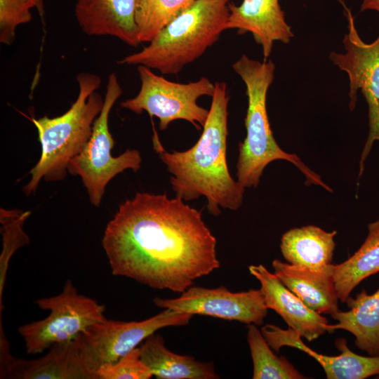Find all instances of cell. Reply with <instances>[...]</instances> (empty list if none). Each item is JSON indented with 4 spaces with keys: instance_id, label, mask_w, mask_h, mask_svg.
Returning a JSON list of instances; mask_svg holds the SVG:
<instances>
[{
    "instance_id": "cell-1",
    "label": "cell",
    "mask_w": 379,
    "mask_h": 379,
    "mask_svg": "<svg viewBox=\"0 0 379 379\" xmlns=\"http://www.w3.org/2000/svg\"><path fill=\"white\" fill-rule=\"evenodd\" d=\"M216 244L201 211L149 192L123 202L102 239L114 275L181 293L220 267Z\"/></svg>"
},
{
    "instance_id": "cell-2",
    "label": "cell",
    "mask_w": 379,
    "mask_h": 379,
    "mask_svg": "<svg viewBox=\"0 0 379 379\" xmlns=\"http://www.w3.org/2000/svg\"><path fill=\"white\" fill-rule=\"evenodd\" d=\"M228 102L226 83L215 82L202 133L185 151H166L153 128L154 149L172 175L170 182L175 197L184 201L204 197L206 208L213 215L220 213V208H239L245 190L231 176L227 163Z\"/></svg>"
},
{
    "instance_id": "cell-3",
    "label": "cell",
    "mask_w": 379,
    "mask_h": 379,
    "mask_svg": "<svg viewBox=\"0 0 379 379\" xmlns=\"http://www.w3.org/2000/svg\"><path fill=\"white\" fill-rule=\"evenodd\" d=\"M234 71L246 86L248 108L245 118L246 135L239 145L237 181L245 188L255 187L265 168L275 160L293 164L305 176L306 184L319 185L331 192L321 177L294 154L284 151L276 142L270 128L266 100L274 77L272 60L260 62L242 55L233 65Z\"/></svg>"
},
{
    "instance_id": "cell-4",
    "label": "cell",
    "mask_w": 379,
    "mask_h": 379,
    "mask_svg": "<svg viewBox=\"0 0 379 379\" xmlns=\"http://www.w3.org/2000/svg\"><path fill=\"white\" fill-rule=\"evenodd\" d=\"M79 93L70 108L62 115L32 118L41 154L31 169L29 181L22 190L28 196L34 192L41 180L59 181L65 178L70 161L77 156L88 142L95 119L100 114L104 98L97 92L100 77L89 72L76 77Z\"/></svg>"
},
{
    "instance_id": "cell-5",
    "label": "cell",
    "mask_w": 379,
    "mask_h": 379,
    "mask_svg": "<svg viewBox=\"0 0 379 379\" xmlns=\"http://www.w3.org/2000/svg\"><path fill=\"white\" fill-rule=\"evenodd\" d=\"M229 0H195L141 51L119 65H144L164 74H176L199 58L226 30Z\"/></svg>"
},
{
    "instance_id": "cell-6",
    "label": "cell",
    "mask_w": 379,
    "mask_h": 379,
    "mask_svg": "<svg viewBox=\"0 0 379 379\" xmlns=\"http://www.w3.org/2000/svg\"><path fill=\"white\" fill-rule=\"evenodd\" d=\"M117 76L109 74L102 110L95 119L91 136L83 150L73 158L68 166V173L81 178L90 201L99 207L107 184L126 169L137 172L142 158L137 149H126L118 157L111 154L114 140L109 129L111 109L122 94Z\"/></svg>"
},
{
    "instance_id": "cell-7",
    "label": "cell",
    "mask_w": 379,
    "mask_h": 379,
    "mask_svg": "<svg viewBox=\"0 0 379 379\" xmlns=\"http://www.w3.org/2000/svg\"><path fill=\"white\" fill-rule=\"evenodd\" d=\"M49 315L41 320L19 326L26 353L35 355L54 345L76 339L89 327L105 318V307L95 300L79 294L71 280L55 296L36 301Z\"/></svg>"
},
{
    "instance_id": "cell-8",
    "label": "cell",
    "mask_w": 379,
    "mask_h": 379,
    "mask_svg": "<svg viewBox=\"0 0 379 379\" xmlns=\"http://www.w3.org/2000/svg\"><path fill=\"white\" fill-rule=\"evenodd\" d=\"M141 85L138 94L121 102L120 106L136 114L146 112L159 119L161 130L177 119L190 122L197 128L203 127L209 109L199 106L197 100L211 96L215 84L203 77L187 84L173 82L157 75L144 65L138 66Z\"/></svg>"
},
{
    "instance_id": "cell-9",
    "label": "cell",
    "mask_w": 379,
    "mask_h": 379,
    "mask_svg": "<svg viewBox=\"0 0 379 379\" xmlns=\"http://www.w3.org/2000/svg\"><path fill=\"white\" fill-rule=\"evenodd\" d=\"M338 1L347 20L348 32L343 39L345 53L331 52L329 58L347 74L350 110L355 107L358 90L363 94L368 109L369 131L359 160L360 178L374 142H379V33L373 42H364L357 32L351 10L343 0Z\"/></svg>"
},
{
    "instance_id": "cell-10",
    "label": "cell",
    "mask_w": 379,
    "mask_h": 379,
    "mask_svg": "<svg viewBox=\"0 0 379 379\" xmlns=\"http://www.w3.org/2000/svg\"><path fill=\"white\" fill-rule=\"evenodd\" d=\"M192 316L166 308L139 321H123L105 317L77 338L80 356L86 367L97 374L101 366L117 361L157 330L185 326Z\"/></svg>"
},
{
    "instance_id": "cell-11",
    "label": "cell",
    "mask_w": 379,
    "mask_h": 379,
    "mask_svg": "<svg viewBox=\"0 0 379 379\" xmlns=\"http://www.w3.org/2000/svg\"><path fill=\"white\" fill-rule=\"evenodd\" d=\"M153 302L163 309L256 326L262 324L268 310L260 289L232 292L224 286L215 288L192 286L176 298L157 297Z\"/></svg>"
},
{
    "instance_id": "cell-12",
    "label": "cell",
    "mask_w": 379,
    "mask_h": 379,
    "mask_svg": "<svg viewBox=\"0 0 379 379\" xmlns=\"http://www.w3.org/2000/svg\"><path fill=\"white\" fill-rule=\"evenodd\" d=\"M261 332L271 348L276 351L288 346L313 357L323 368L327 379H365L379 375V357H364L353 352L345 338L335 340V347L340 352L339 355L326 356L307 347L300 335L290 328L283 329L275 325L266 324L261 328Z\"/></svg>"
},
{
    "instance_id": "cell-13",
    "label": "cell",
    "mask_w": 379,
    "mask_h": 379,
    "mask_svg": "<svg viewBox=\"0 0 379 379\" xmlns=\"http://www.w3.org/2000/svg\"><path fill=\"white\" fill-rule=\"evenodd\" d=\"M1 378L99 379L83 362L77 338L52 346L43 357L25 360L1 354Z\"/></svg>"
},
{
    "instance_id": "cell-14",
    "label": "cell",
    "mask_w": 379,
    "mask_h": 379,
    "mask_svg": "<svg viewBox=\"0 0 379 379\" xmlns=\"http://www.w3.org/2000/svg\"><path fill=\"white\" fill-rule=\"evenodd\" d=\"M250 274L260 284L267 309L275 311L288 328L311 342L327 332L328 321L321 314L309 307L262 265H250Z\"/></svg>"
},
{
    "instance_id": "cell-15",
    "label": "cell",
    "mask_w": 379,
    "mask_h": 379,
    "mask_svg": "<svg viewBox=\"0 0 379 379\" xmlns=\"http://www.w3.org/2000/svg\"><path fill=\"white\" fill-rule=\"evenodd\" d=\"M226 29L252 34L262 49L264 60L270 57L274 42L288 44L293 36L279 0H243L237 6L229 3Z\"/></svg>"
},
{
    "instance_id": "cell-16",
    "label": "cell",
    "mask_w": 379,
    "mask_h": 379,
    "mask_svg": "<svg viewBox=\"0 0 379 379\" xmlns=\"http://www.w3.org/2000/svg\"><path fill=\"white\" fill-rule=\"evenodd\" d=\"M135 10L136 0H77L74 13L86 34L111 36L137 46Z\"/></svg>"
},
{
    "instance_id": "cell-17",
    "label": "cell",
    "mask_w": 379,
    "mask_h": 379,
    "mask_svg": "<svg viewBox=\"0 0 379 379\" xmlns=\"http://www.w3.org/2000/svg\"><path fill=\"white\" fill-rule=\"evenodd\" d=\"M272 265L279 280L313 310L331 317L340 310L334 283L335 265L312 270L275 259Z\"/></svg>"
},
{
    "instance_id": "cell-18",
    "label": "cell",
    "mask_w": 379,
    "mask_h": 379,
    "mask_svg": "<svg viewBox=\"0 0 379 379\" xmlns=\"http://www.w3.org/2000/svg\"><path fill=\"white\" fill-rule=\"evenodd\" d=\"M345 302L350 310L333 314L338 323L328 324L327 332L345 330L354 335V344L359 350L368 356L379 357V288L372 294L363 289Z\"/></svg>"
},
{
    "instance_id": "cell-19",
    "label": "cell",
    "mask_w": 379,
    "mask_h": 379,
    "mask_svg": "<svg viewBox=\"0 0 379 379\" xmlns=\"http://www.w3.org/2000/svg\"><path fill=\"white\" fill-rule=\"evenodd\" d=\"M142 361L158 379H215L213 364L200 362L189 355L170 351L162 335L155 333L148 336L139 347Z\"/></svg>"
},
{
    "instance_id": "cell-20",
    "label": "cell",
    "mask_w": 379,
    "mask_h": 379,
    "mask_svg": "<svg viewBox=\"0 0 379 379\" xmlns=\"http://www.w3.org/2000/svg\"><path fill=\"white\" fill-rule=\"evenodd\" d=\"M337 231L326 232L315 225L293 228L281 237L280 249L291 265L322 270L332 265Z\"/></svg>"
},
{
    "instance_id": "cell-21",
    "label": "cell",
    "mask_w": 379,
    "mask_h": 379,
    "mask_svg": "<svg viewBox=\"0 0 379 379\" xmlns=\"http://www.w3.org/2000/svg\"><path fill=\"white\" fill-rule=\"evenodd\" d=\"M368 230L359 248L347 260L334 266L335 287L342 302H346L364 279L379 272V219L369 223Z\"/></svg>"
},
{
    "instance_id": "cell-22",
    "label": "cell",
    "mask_w": 379,
    "mask_h": 379,
    "mask_svg": "<svg viewBox=\"0 0 379 379\" xmlns=\"http://www.w3.org/2000/svg\"><path fill=\"white\" fill-rule=\"evenodd\" d=\"M247 341L253 364V379L305 378L285 357L272 351L255 324L248 325Z\"/></svg>"
},
{
    "instance_id": "cell-23",
    "label": "cell",
    "mask_w": 379,
    "mask_h": 379,
    "mask_svg": "<svg viewBox=\"0 0 379 379\" xmlns=\"http://www.w3.org/2000/svg\"><path fill=\"white\" fill-rule=\"evenodd\" d=\"M195 0H136L135 20L140 43L150 42Z\"/></svg>"
},
{
    "instance_id": "cell-24",
    "label": "cell",
    "mask_w": 379,
    "mask_h": 379,
    "mask_svg": "<svg viewBox=\"0 0 379 379\" xmlns=\"http://www.w3.org/2000/svg\"><path fill=\"white\" fill-rule=\"evenodd\" d=\"M30 211L0 208V222L3 237V250L0 256V310L2 311V293L9 260L19 248L27 245L29 239L23 230V225Z\"/></svg>"
},
{
    "instance_id": "cell-25",
    "label": "cell",
    "mask_w": 379,
    "mask_h": 379,
    "mask_svg": "<svg viewBox=\"0 0 379 379\" xmlns=\"http://www.w3.org/2000/svg\"><path fill=\"white\" fill-rule=\"evenodd\" d=\"M43 15L44 7L38 0H0V42L9 46L15 40L18 25L32 20L31 9Z\"/></svg>"
},
{
    "instance_id": "cell-26",
    "label": "cell",
    "mask_w": 379,
    "mask_h": 379,
    "mask_svg": "<svg viewBox=\"0 0 379 379\" xmlns=\"http://www.w3.org/2000/svg\"><path fill=\"white\" fill-rule=\"evenodd\" d=\"M97 374L99 379H149L153 376L140 359L139 347L117 361L101 366Z\"/></svg>"
},
{
    "instance_id": "cell-27",
    "label": "cell",
    "mask_w": 379,
    "mask_h": 379,
    "mask_svg": "<svg viewBox=\"0 0 379 379\" xmlns=\"http://www.w3.org/2000/svg\"><path fill=\"white\" fill-rule=\"evenodd\" d=\"M360 11H375L379 13V0H362Z\"/></svg>"
},
{
    "instance_id": "cell-28",
    "label": "cell",
    "mask_w": 379,
    "mask_h": 379,
    "mask_svg": "<svg viewBox=\"0 0 379 379\" xmlns=\"http://www.w3.org/2000/svg\"><path fill=\"white\" fill-rule=\"evenodd\" d=\"M38 1L44 7V1H43V0H38Z\"/></svg>"
}]
</instances>
